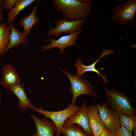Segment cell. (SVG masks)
Here are the masks:
<instances>
[{"label":"cell","instance_id":"6da1fadb","mask_svg":"<svg viewBox=\"0 0 136 136\" xmlns=\"http://www.w3.org/2000/svg\"><path fill=\"white\" fill-rule=\"evenodd\" d=\"M52 2L64 18L70 20H85L91 12L92 4L83 3L79 0H53Z\"/></svg>","mask_w":136,"mask_h":136},{"label":"cell","instance_id":"7a4b0ae2","mask_svg":"<svg viewBox=\"0 0 136 136\" xmlns=\"http://www.w3.org/2000/svg\"><path fill=\"white\" fill-rule=\"evenodd\" d=\"M104 101L108 108L127 115L136 114L135 108L131 106L132 99L117 89L104 88Z\"/></svg>","mask_w":136,"mask_h":136},{"label":"cell","instance_id":"3957f363","mask_svg":"<svg viewBox=\"0 0 136 136\" xmlns=\"http://www.w3.org/2000/svg\"><path fill=\"white\" fill-rule=\"evenodd\" d=\"M60 70L66 75L69 79L71 87L69 90L72 94L71 104L75 105L77 98L81 94H85L97 99V95L91 83L85 79L82 76H77L69 73L67 70L60 69Z\"/></svg>","mask_w":136,"mask_h":136},{"label":"cell","instance_id":"277c9868","mask_svg":"<svg viewBox=\"0 0 136 136\" xmlns=\"http://www.w3.org/2000/svg\"><path fill=\"white\" fill-rule=\"evenodd\" d=\"M136 13V0H127L113 8L112 18L119 24L131 25L134 22Z\"/></svg>","mask_w":136,"mask_h":136},{"label":"cell","instance_id":"5b68a950","mask_svg":"<svg viewBox=\"0 0 136 136\" xmlns=\"http://www.w3.org/2000/svg\"><path fill=\"white\" fill-rule=\"evenodd\" d=\"M79 108V107L75 104H70L65 109L58 111H47L41 107L37 108L35 107L32 109L36 112L44 115L45 118L50 119L56 127V132L60 135L61 131L66 120L70 116L77 112Z\"/></svg>","mask_w":136,"mask_h":136},{"label":"cell","instance_id":"8992f818","mask_svg":"<svg viewBox=\"0 0 136 136\" xmlns=\"http://www.w3.org/2000/svg\"><path fill=\"white\" fill-rule=\"evenodd\" d=\"M85 20H70L64 18H59L55 22V26L49 29L48 36H53L55 37L60 36L62 33L70 34L79 31Z\"/></svg>","mask_w":136,"mask_h":136},{"label":"cell","instance_id":"52a82bcc","mask_svg":"<svg viewBox=\"0 0 136 136\" xmlns=\"http://www.w3.org/2000/svg\"><path fill=\"white\" fill-rule=\"evenodd\" d=\"M93 102L98 108L100 117L105 127L110 131L114 133L120 126L119 112L109 109L104 101L101 105L98 104L93 100Z\"/></svg>","mask_w":136,"mask_h":136},{"label":"cell","instance_id":"ba28073f","mask_svg":"<svg viewBox=\"0 0 136 136\" xmlns=\"http://www.w3.org/2000/svg\"><path fill=\"white\" fill-rule=\"evenodd\" d=\"M87 108V102L85 101H84L81 105L77 111L70 116L66 120L62 128L77 124L89 135L93 136L89 123Z\"/></svg>","mask_w":136,"mask_h":136},{"label":"cell","instance_id":"9c48e42d","mask_svg":"<svg viewBox=\"0 0 136 136\" xmlns=\"http://www.w3.org/2000/svg\"><path fill=\"white\" fill-rule=\"evenodd\" d=\"M82 32L80 30L70 34L63 36L57 40H55V37L47 39L46 41H50L51 43L43 46L42 48L43 50H48L53 48H58L60 49L59 53L62 54L65 49L67 47L72 46L77 47H79L77 43V40L78 35Z\"/></svg>","mask_w":136,"mask_h":136},{"label":"cell","instance_id":"30bf717a","mask_svg":"<svg viewBox=\"0 0 136 136\" xmlns=\"http://www.w3.org/2000/svg\"><path fill=\"white\" fill-rule=\"evenodd\" d=\"M30 117L34 120L36 126V133H32V136H54L57 130L52 121L45 118L40 119L31 114Z\"/></svg>","mask_w":136,"mask_h":136},{"label":"cell","instance_id":"8fae6325","mask_svg":"<svg viewBox=\"0 0 136 136\" xmlns=\"http://www.w3.org/2000/svg\"><path fill=\"white\" fill-rule=\"evenodd\" d=\"M115 53L114 51L112 49H104L103 52L101 53V56L94 62L92 64L88 65H85L82 63V61L80 58H79L76 61L74 66H76L77 68V72L75 75L77 76H82L83 74L87 72H91L96 73L101 77L104 83H107L108 82L107 76H103L101 75L99 71V70L96 69L95 67V65L102 58L108 54H113Z\"/></svg>","mask_w":136,"mask_h":136},{"label":"cell","instance_id":"7c38bea8","mask_svg":"<svg viewBox=\"0 0 136 136\" xmlns=\"http://www.w3.org/2000/svg\"><path fill=\"white\" fill-rule=\"evenodd\" d=\"M98 113V108L95 105H90L88 107L89 123L93 136H98L106 129Z\"/></svg>","mask_w":136,"mask_h":136},{"label":"cell","instance_id":"4fadbf2b","mask_svg":"<svg viewBox=\"0 0 136 136\" xmlns=\"http://www.w3.org/2000/svg\"><path fill=\"white\" fill-rule=\"evenodd\" d=\"M3 75L0 83L5 87L9 89L12 86L21 83L19 75L14 67L11 64L3 66L2 69Z\"/></svg>","mask_w":136,"mask_h":136},{"label":"cell","instance_id":"5bb4252c","mask_svg":"<svg viewBox=\"0 0 136 136\" xmlns=\"http://www.w3.org/2000/svg\"><path fill=\"white\" fill-rule=\"evenodd\" d=\"M9 89L13 94L18 98L19 102L17 108H21L23 110L27 108L31 109L35 107L31 103L25 90L23 83L21 82L19 84L14 85Z\"/></svg>","mask_w":136,"mask_h":136},{"label":"cell","instance_id":"9a60e30c","mask_svg":"<svg viewBox=\"0 0 136 136\" xmlns=\"http://www.w3.org/2000/svg\"><path fill=\"white\" fill-rule=\"evenodd\" d=\"M11 28L10 41L6 47L3 56L0 61L3 58L6 53L10 49L17 47L20 44H25L29 41L23 32H21L14 27L12 23H9Z\"/></svg>","mask_w":136,"mask_h":136},{"label":"cell","instance_id":"2e32d148","mask_svg":"<svg viewBox=\"0 0 136 136\" xmlns=\"http://www.w3.org/2000/svg\"><path fill=\"white\" fill-rule=\"evenodd\" d=\"M39 1H36L34 8L31 12L26 17L20 19L19 24L23 28V32L27 37L31 30L33 26L38 24L40 22L39 18L36 15V11Z\"/></svg>","mask_w":136,"mask_h":136},{"label":"cell","instance_id":"e0dca14e","mask_svg":"<svg viewBox=\"0 0 136 136\" xmlns=\"http://www.w3.org/2000/svg\"><path fill=\"white\" fill-rule=\"evenodd\" d=\"M35 0H17L15 7L8 13L7 20L9 23H14L16 17L26 7L31 5Z\"/></svg>","mask_w":136,"mask_h":136},{"label":"cell","instance_id":"ac0fdd59","mask_svg":"<svg viewBox=\"0 0 136 136\" xmlns=\"http://www.w3.org/2000/svg\"><path fill=\"white\" fill-rule=\"evenodd\" d=\"M11 28L4 22L0 24V56L4 54L5 49L9 44Z\"/></svg>","mask_w":136,"mask_h":136},{"label":"cell","instance_id":"d6986e66","mask_svg":"<svg viewBox=\"0 0 136 136\" xmlns=\"http://www.w3.org/2000/svg\"><path fill=\"white\" fill-rule=\"evenodd\" d=\"M60 133L64 136H92L87 133L81 127L76 124L62 128Z\"/></svg>","mask_w":136,"mask_h":136},{"label":"cell","instance_id":"ffe728a7","mask_svg":"<svg viewBox=\"0 0 136 136\" xmlns=\"http://www.w3.org/2000/svg\"><path fill=\"white\" fill-rule=\"evenodd\" d=\"M119 113L120 126H123L129 131L132 132L136 128V116H127L124 114Z\"/></svg>","mask_w":136,"mask_h":136},{"label":"cell","instance_id":"44dd1931","mask_svg":"<svg viewBox=\"0 0 136 136\" xmlns=\"http://www.w3.org/2000/svg\"><path fill=\"white\" fill-rule=\"evenodd\" d=\"M113 133L114 136H132V132L123 126H120Z\"/></svg>","mask_w":136,"mask_h":136},{"label":"cell","instance_id":"7402d4cb","mask_svg":"<svg viewBox=\"0 0 136 136\" xmlns=\"http://www.w3.org/2000/svg\"><path fill=\"white\" fill-rule=\"evenodd\" d=\"M17 0H4V9L10 11L12 10L16 3Z\"/></svg>","mask_w":136,"mask_h":136},{"label":"cell","instance_id":"603a6c76","mask_svg":"<svg viewBox=\"0 0 136 136\" xmlns=\"http://www.w3.org/2000/svg\"><path fill=\"white\" fill-rule=\"evenodd\" d=\"M98 136H114V133L106 128L101 132Z\"/></svg>","mask_w":136,"mask_h":136},{"label":"cell","instance_id":"cb8c5ba5","mask_svg":"<svg viewBox=\"0 0 136 136\" xmlns=\"http://www.w3.org/2000/svg\"><path fill=\"white\" fill-rule=\"evenodd\" d=\"M3 9L2 7L1 0H0V22H1L4 18L3 13Z\"/></svg>","mask_w":136,"mask_h":136},{"label":"cell","instance_id":"d4e9b609","mask_svg":"<svg viewBox=\"0 0 136 136\" xmlns=\"http://www.w3.org/2000/svg\"><path fill=\"white\" fill-rule=\"evenodd\" d=\"M81 2L84 4L92 3L94 1L93 0H79Z\"/></svg>","mask_w":136,"mask_h":136},{"label":"cell","instance_id":"484cf974","mask_svg":"<svg viewBox=\"0 0 136 136\" xmlns=\"http://www.w3.org/2000/svg\"><path fill=\"white\" fill-rule=\"evenodd\" d=\"M133 136H136V128L133 129Z\"/></svg>","mask_w":136,"mask_h":136},{"label":"cell","instance_id":"4316f807","mask_svg":"<svg viewBox=\"0 0 136 136\" xmlns=\"http://www.w3.org/2000/svg\"><path fill=\"white\" fill-rule=\"evenodd\" d=\"M56 136H60V135H59V134H58L57 132L56 133Z\"/></svg>","mask_w":136,"mask_h":136},{"label":"cell","instance_id":"83f0119b","mask_svg":"<svg viewBox=\"0 0 136 136\" xmlns=\"http://www.w3.org/2000/svg\"><path fill=\"white\" fill-rule=\"evenodd\" d=\"M2 99V96L0 94V102L1 101Z\"/></svg>","mask_w":136,"mask_h":136}]
</instances>
